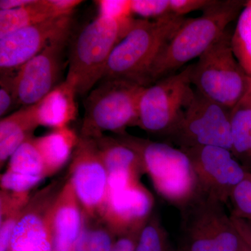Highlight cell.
<instances>
[{
    "instance_id": "cell-1",
    "label": "cell",
    "mask_w": 251,
    "mask_h": 251,
    "mask_svg": "<svg viewBox=\"0 0 251 251\" xmlns=\"http://www.w3.org/2000/svg\"><path fill=\"white\" fill-rule=\"evenodd\" d=\"M247 1L214 0L202 16L186 18L153 63L148 86L176 74L185 64L199 58L239 17Z\"/></svg>"
},
{
    "instance_id": "cell-2",
    "label": "cell",
    "mask_w": 251,
    "mask_h": 251,
    "mask_svg": "<svg viewBox=\"0 0 251 251\" xmlns=\"http://www.w3.org/2000/svg\"><path fill=\"white\" fill-rule=\"evenodd\" d=\"M186 19L172 14L152 21L135 19L112 51L102 80L126 79L148 87L153 63Z\"/></svg>"
},
{
    "instance_id": "cell-3",
    "label": "cell",
    "mask_w": 251,
    "mask_h": 251,
    "mask_svg": "<svg viewBox=\"0 0 251 251\" xmlns=\"http://www.w3.org/2000/svg\"><path fill=\"white\" fill-rule=\"evenodd\" d=\"M135 21L131 18L118 21L98 16L79 33L71 46L65 80L77 95H87L102 80L112 51Z\"/></svg>"
},
{
    "instance_id": "cell-4",
    "label": "cell",
    "mask_w": 251,
    "mask_h": 251,
    "mask_svg": "<svg viewBox=\"0 0 251 251\" xmlns=\"http://www.w3.org/2000/svg\"><path fill=\"white\" fill-rule=\"evenodd\" d=\"M120 140L140 155L155 189L162 198L181 209L199 192L197 178L187 153L160 142L124 134Z\"/></svg>"
},
{
    "instance_id": "cell-5",
    "label": "cell",
    "mask_w": 251,
    "mask_h": 251,
    "mask_svg": "<svg viewBox=\"0 0 251 251\" xmlns=\"http://www.w3.org/2000/svg\"><path fill=\"white\" fill-rule=\"evenodd\" d=\"M145 86L126 79H108L87 94L81 136L95 138L104 131L126 134L128 126H138V108Z\"/></svg>"
},
{
    "instance_id": "cell-6",
    "label": "cell",
    "mask_w": 251,
    "mask_h": 251,
    "mask_svg": "<svg viewBox=\"0 0 251 251\" xmlns=\"http://www.w3.org/2000/svg\"><path fill=\"white\" fill-rule=\"evenodd\" d=\"M229 27L193 64L191 82L204 97L233 108L247 93L251 78L234 56Z\"/></svg>"
},
{
    "instance_id": "cell-7",
    "label": "cell",
    "mask_w": 251,
    "mask_h": 251,
    "mask_svg": "<svg viewBox=\"0 0 251 251\" xmlns=\"http://www.w3.org/2000/svg\"><path fill=\"white\" fill-rule=\"evenodd\" d=\"M225 204L199 191L180 209L181 242L176 251H243L245 244Z\"/></svg>"
},
{
    "instance_id": "cell-8",
    "label": "cell",
    "mask_w": 251,
    "mask_h": 251,
    "mask_svg": "<svg viewBox=\"0 0 251 251\" xmlns=\"http://www.w3.org/2000/svg\"><path fill=\"white\" fill-rule=\"evenodd\" d=\"M193 65L145 87L140 97L138 126L152 134L168 136L192 99Z\"/></svg>"
},
{
    "instance_id": "cell-9",
    "label": "cell",
    "mask_w": 251,
    "mask_h": 251,
    "mask_svg": "<svg viewBox=\"0 0 251 251\" xmlns=\"http://www.w3.org/2000/svg\"><path fill=\"white\" fill-rule=\"evenodd\" d=\"M230 112L194 89L192 99L168 137L181 150L211 146L231 151Z\"/></svg>"
},
{
    "instance_id": "cell-10",
    "label": "cell",
    "mask_w": 251,
    "mask_h": 251,
    "mask_svg": "<svg viewBox=\"0 0 251 251\" xmlns=\"http://www.w3.org/2000/svg\"><path fill=\"white\" fill-rule=\"evenodd\" d=\"M69 181L85 216L101 218L108 193V173L93 138L79 139L74 151Z\"/></svg>"
},
{
    "instance_id": "cell-11",
    "label": "cell",
    "mask_w": 251,
    "mask_h": 251,
    "mask_svg": "<svg viewBox=\"0 0 251 251\" xmlns=\"http://www.w3.org/2000/svg\"><path fill=\"white\" fill-rule=\"evenodd\" d=\"M182 150L192 163L199 191L225 204L249 173L227 149L206 146Z\"/></svg>"
},
{
    "instance_id": "cell-12",
    "label": "cell",
    "mask_w": 251,
    "mask_h": 251,
    "mask_svg": "<svg viewBox=\"0 0 251 251\" xmlns=\"http://www.w3.org/2000/svg\"><path fill=\"white\" fill-rule=\"evenodd\" d=\"M69 36L68 33L54 41L18 69L16 107L35 105L59 85L64 51Z\"/></svg>"
},
{
    "instance_id": "cell-13",
    "label": "cell",
    "mask_w": 251,
    "mask_h": 251,
    "mask_svg": "<svg viewBox=\"0 0 251 251\" xmlns=\"http://www.w3.org/2000/svg\"><path fill=\"white\" fill-rule=\"evenodd\" d=\"M62 186L54 182L36 193L25 206L9 251H54L52 211Z\"/></svg>"
},
{
    "instance_id": "cell-14",
    "label": "cell",
    "mask_w": 251,
    "mask_h": 251,
    "mask_svg": "<svg viewBox=\"0 0 251 251\" xmlns=\"http://www.w3.org/2000/svg\"><path fill=\"white\" fill-rule=\"evenodd\" d=\"M72 14L23 28L0 39L1 72H18L61 36L71 33Z\"/></svg>"
},
{
    "instance_id": "cell-15",
    "label": "cell",
    "mask_w": 251,
    "mask_h": 251,
    "mask_svg": "<svg viewBox=\"0 0 251 251\" xmlns=\"http://www.w3.org/2000/svg\"><path fill=\"white\" fill-rule=\"evenodd\" d=\"M153 206L151 193L138 181L108 191L102 219L120 236L140 232L150 219Z\"/></svg>"
},
{
    "instance_id": "cell-16",
    "label": "cell",
    "mask_w": 251,
    "mask_h": 251,
    "mask_svg": "<svg viewBox=\"0 0 251 251\" xmlns=\"http://www.w3.org/2000/svg\"><path fill=\"white\" fill-rule=\"evenodd\" d=\"M85 216L71 181L61 188L52 211L54 251H74L85 227Z\"/></svg>"
},
{
    "instance_id": "cell-17",
    "label": "cell",
    "mask_w": 251,
    "mask_h": 251,
    "mask_svg": "<svg viewBox=\"0 0 251 251\" xmlns=\"http://www.w3.org/2000/svg\"><path fill=\"white\" fill-rule=\"evenodd\" d=\"M76 96L75 89L67 81L59 84L34 105L39 125L54 129L68 126L76 117Z\"/></svg>"
},
{
    "instance_id": "cell-18",
    "label": "cell",
    "mask_w": 251,
    "mask_h": 251,
    "mask_svg": "<svg viewBox=\"0 0 251 251\" xmlns=\"http://www.w3.org/2000/svg\"><path fill=\"white\" fill-rule=\"evenodd\" d=\"M34 105L23 107L1 118L0 122V161L1 166L11 158L23 143L32 138L39 126Z\"/></svg>"
},
{
    "instance_id": "cell-19",
    "label": "cell",
    "mask_w": 251,
    "mask_h": 251,
    "mask_svg": "<svg viewBox=\"0 0 251 251\" xmlns=\"http://www.w3.org/2000/svg\"><path fill=\"white\" fill-rule=\"evenodd\" d=\"M79 139L75 132L68 126L33 138L42 156L49 176L57 173L67 163Z\"/></svg>"
},
{
    "instance_id": "cell-20",
    "label": "cell",
    "mask_w": 251,
    "mask_h": 251,
    "mask_svg": "<svg viewBox=\"0 0 251 251\" xmlns=\"http://www.w3.org/2000/svg\"><path fill=\"white\" fill-rule=\"evenodd\" d=\"M60 16L52 0H34V2L22 8L1 10L0 39L23 28Z\"/></svg>"
},
{
    "instance_id": "cell-21",
    "label": "cell",
    "mask_w": 251,
    "mask_h": 251,
    "mask_svg": "<svg viewBox=\"0 0 251 251\" xmlns=\"http://www.w3.org/2000/svg\"><path fill=\"white\" fill-rule=\"evenodd\" d=\"M94 140L108 173L125 171L139 176L144 172L140 155L120 138L113 139L101 135Z\"/></svg>"
},
{
    "instance_id": "cell-22",
    "label": "cell",
    "mask_w": 251,
    "mask_h": 251,
    "mask_svg": "<svg viewBox=\"0 0 251 251\" xmlns=\"http://www.w3.org/2000/svg\"><path fill=\"white\" fill-rule=\"evenodd\" d=\"M231 152L251 162V85L246 95L230 112Z\"/></svg>"
},
{
    "instance_id": "cell-23",
    "label": "cell",
    "mask_w": 251,
    "mask_h": 251,
    "mask_svg": "<svg viewBox=\"0 0 251 251\" xmlns=\"http://www.w3.org/2000/svg\"><path fill=\"white\" fill-rule=\"evenodd\" d=\"M21 176L44 180L49 176L42 156L33 138L16 150L9 159L7 170Z\"/></svg>"
},
{
    "instance_id": "cell-24",
    "label": "cell",
    "mask_w": 251,
    "mask_h": 251,
    "mask_svg": "<svg viewBox=\"0 0 251 251\" xmlns=\"http://www.w3.org/2000/svg\"><path fill=\"white\" fill-rule=\"evenodd\" d=\"M232 47L238 62L251 78V0L247 1L237 18Z\"/></svg>"
},
{
    "instance_id": "cell-25",
    "label": "cell",
    "mask_w": 251,
    "mask_h": 251,
    "mask_svg": "<svg viewBox=\"0 0 251 251\" xmlns=\"http://www.w3.org/2000/svg\"><path fill=\"white\" fill-rule=\"evenodd\" d=\"M135 251H175L172 249L166 229L156 216L150 217L140 231Z\"/></svg>"
},
{
    "instance_id": "cell-26",
    "label": "cell",
    "mask_w": 251,
    "mask_h": 251,
    "mask_svg": "<svg viewBox=\"0 0 251 251\" xmlns=\"http://www.w3.org/2000/svg\"><path fill=\"white\" fill-rule=\"evenodd\" d=\"M115 234L109 227H84L74 251H111Z\"/></svg>"
},
{
    "instance_id": "cell-27",
    "label": "cell",
    "mask_w": 251,
    "mask_h": 251,
    "mask_svg": "<svg viewBox=\"0 0 251 251\" xmlns=\"http://www.w3.org/2000/svg\"><path fill=\"white\" fill-rule=\"evenodd\" d=\"M229 199L233 204L232 216L251 222V173L234 188Z\"/></svg>"
},
{
    "instance_id": "cell-28",
    "label": "cell",
    "mask_w": 251,
    "mask_h": 251,
    "mask_svg": "<svg viewBox=\"0 0 251 251\" xmlns=\"http://www.w3.org/2000/svg\"><path fill=\"white\" fill-rule=\"evenodd\" d=\"M24 208L25 206L15 204L1 206L0 251H9L15 227Z\"/></svg>"
},
{
    "instance_id": "cell-29",
    "label": "cell",
    "mask_w": 251,
    "mask_h": 251,
    "mask_svg": "<svg viewBox=\"0 0 251 251\" xmlns=\"http://www.w3.org/2000/svg\"><path fill=\"white\" fill-rule=\"evenodd\" d=\"M131 11L143 19H158L171 14V0H131Z\"/></svg>"
},
{
    "instance_id": "cell-30",
    "label": "cell",
    "mask_w": 251,
    "mask_h": 251,
    "mask_svg": "<svg viewBox=\"0 0 251 251\" xmlns=\"http://www.w3.org/2000/svg\"><path fill=\"white\" fill-rule=\"evenodd\" d=\"M17 72H1L0 76V116L4 117L16 107V76Z\"/></svg>"
},
{
    "instance_id": "cell-31",
    "label": "cell",
    "mask_w": 251,
    "mask_h": 251,
    "mask_svg": "<svg viewBox=\"0 0 251 251\" xmlns=\"http://www.w3.org/2000/svg\"><path fill=\"white\" fill-rule=\"evenodd\" d=\"M99 16L118 21L132 18L131 0H99L95 1Z\"/></svg>"
},
{
    "instance_id": "cell-32",
    "label": "cell",
    "mask_w": 251,
    "mask_h": 251,
    "mask_svg": "<svg viewBox=\"0 0 251 251\" xmlns=\"http://www.w3.org/2000/svg\"><path fill=\"white\" fill-rule=\"evenodd\" d=\"M214 1V0H171V14L184 17L192 11H204Z\"/></svg>"
},
{
    "instance_id": "cell-33",
    "label": "cell",
    "mask_w": 251,
    "mask_h": 251,
    "mask_svg": "<svg viewBox=\"0 0 251 251\" xmlns=\"http://www.w3.org/2000/svg\"><path fill=\"white\" fill-rule=\"evenodd\" d=\"M231 220L238 234L249 251H251V222L231 215Z\"/></svg>"
},
{
    "instance_id": "cell-34",
    "label": "cell",
    "mask_w": 251,
    "mask_h": 251,
    "mask_svg": "<svg viewBox=\"0 0 251 251\" xmlns=\"http://www.w3.org/2000/svg\"><path fill=\"white\" fill-rule=\"evenodd\" d=\"M140 232H132L121 236L115 242L111 251H135Z\"/></svg>"
},
{
    "instance_id": "cell-35",
    "label": "cell",
    "mask_w": 251,
    "mask_h": 251,
    "mask_svg": "<svg viewBox=\"0 0 251 251\" xmlns=\"http://www.w3.org/2000/svg\"><path fill=\"white\" fill-rule=\"evenodd\" d=\"M34 0H1L0 1V11L1 10H11L22 8L34 2Z\"/></svg>"
},
{
    "instance_id": "cell-36",
    "label": "cell",
    "mask_w": 251,
    "mask_h": 251,
    "mask_svg": "<svg viewBox=\"0 0 251 251\" xmlns=\"http://www.w3.org/2000/svg\"><path fill=\"white\" fill-rule=\"evenodd\" d=\"M250 251L249 250V249H248V248L247 247H246V245H245V248H244V251Z\"/></svg>"
}]
</instances>
